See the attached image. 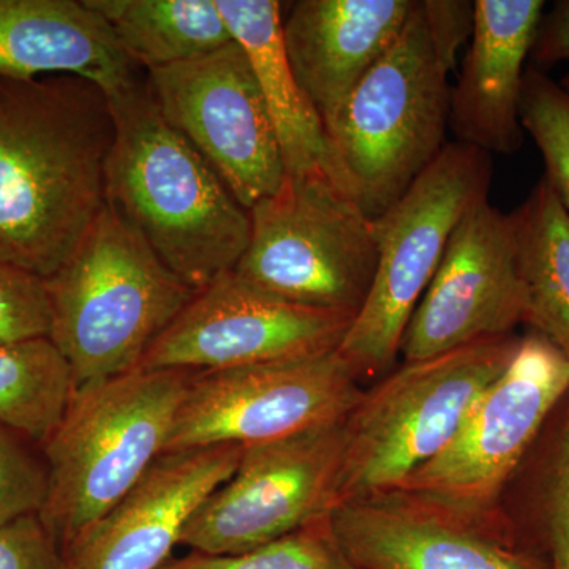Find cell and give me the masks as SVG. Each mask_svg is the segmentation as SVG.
<instances>
[{"label": "cell", "mask_w": 569, "mask_h": 569, "mask_svg": "<svg viewBox=\"0 0 569 569\" xmlns=\"http://www.w3.org/2000/svg\"><path fill=\"white\" fill-rule=\"evenodd\" d=\"M511 217L523 323L569 359V213L542 178Z\"/></svg>", "instance_id": "cell-21"}, {"label": "cell", "mask_w": 569, "mask_h": 569, "mask_svg": "<svg viewBox=\"0 0 569 569\" xmlns=\"http://www.w3.org/2000/svg\"><path fill=\"white\" fill-rule=\"evenodd\" d=\"M86 0H0V80L77 77L108 99L146 80Z\"/></svg>", "instance_id": "cell-18"}, {"label": "cell", "mask_w": 569, "mask_h": 569, "mask_svg": "<svg viewBox=\"0 0 569 569\" xmlns=\"http://www.w3.org/2000/svg\"><path fill=\"white\" fill-rule=\"evenodd\" d=\"M114 133L91 81L0 80V261L48 279L69 260L107 204Z\"/></svg>", "instance_id": "cell-1"}, {"label": "cell", "mask_w": 569, "mask_h": 569, "mask_svg": "<svg viewBox=\"0 0 569 569\" xmlns=\"http://www.w3.org/2000/svg\"><path fill=\"white\" fill-rule=\"evenodd\" d=\"M146 71L193 61L231 43L216 0H86Z\"/></svg>", "instance_id": "cell-22"}, {"label": "cell", "mask_w": 569, "mask_h": 569, "mask_svg": "<svg viewBox=\"0 0 569 569\" xmlns=\"http://www.w3.org/2000/svg\"><path fill=\"white\" fill-rule=\"evenodd\" d=\"M0 569H66L61 549L39 515L0 526Z\"/></svg>", "instance_id": "cell-29"}, {"label": "cell", "mask_w": 569, "mask_h": 569, "mask_svg": "<svg viewBox=\"0 0 569 569\" xmlns=\"http://www.w3.org/2000/svg\"><path fill=\"white\" fill-rule=\"evenodd\" d=\"M531 58L539 70L569 62V0L557 2L553 9L542 17Z\"/></svg>", "instance_id": "cell-31"}, {"label": "cell", "mask_w": 569, "mask_h": 569, "mask_svg": "<svg viewBox=\"0 0 569 569\" xmlns=\"http://www.w3.org/2000/svg\"><path fill=\"white\" fill-rule=\"evenodd\" d=\"M492 156L449 142L376 223L378 261L365 306L340 343L356 376L387 372L460 220L486 200Z\"/></svg>", "instance_id": "cell-7"}, {"label": "cell", "mask_w": 569, "mask_h": 569, "mask_svg": "<svg viewBox=\"0 0 569 569\" xmlns=\"http://www.w3.org/2000/svg\"><path fill=\"white\" fill-rule=\"evenodd\" d=\"M526 320L511 213L479 201L445 250L403 335L406 361L432 358L479 340L515 335Z\"/></svg>", "instance_id": "cell-14"}, {"label": "cell", "mask_w": 569, "mask_h": 569, "mask_svg": "<svg viewBox=\"0 0 569 569\" xmlns=\"http://www.w3.org/2000/svg\"><path fill=\"white\" fill-rule=\"evenodd\" d=\"M427 26L437 51L455 67L459 48L473 29V2L467 0H421Z\"/></svg>", "instance_id": "cell-30"}, {"label": "cell", "mask_w": 569, "mask_h": 569, "mask_svg": "<svg viewBox=\"0 0 569 569\" xmlns=\"http://www.w3.org/2000/svg\"><path fill=\"white\" fill-rule=\"evenodd\" d=\"M160 569H358L337 541L328 519L268 545L228 553L190 552L168 560Z\"/></svg>", "instance_id": "cell-24"}, {"label": "cell", "mask_w": 569, "mask_h": 569, "mask_svg": "<svg viewBox=\"0 0 569 569\" xmlns=\"http://www.w3.org/2000/svg\"><path fill=\"white\" fill-rule=\"evenodd\" d=\"M192 376L138 367L77 388L61 426L40 449L48 489L39 516L61 552L164 455Z\"/></svg>", "instance_id": "cell-4"}, {"label": "cell", "mask_w": 569, "mask_h": 569, "mask_svg": "<svg viewBox=\"0 0 569 569\" xmlns=\"http://www.w3.org/2000/svg\"><path fill=\"white\" fill-rule=\"evenodd\" d=\"M48 489L47 466L33 445L0 426V526L39 515Z\"/></svg>", "instance_id": "cell-26"}, {"label": "cell", "mask_w": 569, "mask_h": 569, "mask_svg": "<svg viewBox=\"0 0 569 569\" xmlns=\"http://www.w3.org/2000/svg\"><path fill=\"white\" fill-rule=\"evenodd\" d=\"M519 342L516 335L497 337L406 361L362 392L343 421L339 505L399 489L436 458L475 400L507 369Z\"/></svg>", "instance_id": "cell-6"}, {"label": "cell", "mask_w": 569, "mask_h": 569, "mask_svg": "<svg viewBox=\"0 0 569 569\" xmlns=\"http://www.w3.org/2000/svg\"><path fill=\"white\" fill-rule=\"evenodd\" d=\"M545 7L542 0L473 2L470 47L449 103V127L459 142L490 156L522 148L526 61Z\"/></svg>", "instance_id": "cell-17"}, {"label": "cell", "mask_w": 569, "mask_h": 569, "mask_svg": "<svg viewBox=\"0 0 569 569\" xmlns=\"http://www.w3.org/2000/svg\"><path fill=\"white\" fill-rule=\"evenodd\" d=\"M343 421L246 447L233 477L187 523L181 545L228 556L328 519L339 505Z\"/></svg>", "instance_id": "cell-10"}, {"label": "cell", "mask_w": 569, "mask_h": 569, "mask_svg": "<svg viewBox=\"0 0 569 569\" xmlns=\"http://www.w3.org/2000/svg\"><path fill=\"white\" fill-rule=\"evenodd\" d=\"M74 391L70 362L50 337L0 343V426L41 449Z\"/></svg>", "instance_id": "cell-23"}, {"label": "cell", "mask_w": 569, "mask_h": 569, "mask_svg": "<svg viewBox=\"0 0 569 569\" xmlns=\"http://www.w3.org/2000/svg\"><path fill=\"white\" fill-rule=\"evenodd\" d=\"M415 0H299L283 14L284 51L323 123L406 28Z\"/></svg>", "instance_id": "cell-19"}, {"label": "cell", "mask_w": 569, "mask_h": 569, "mask_svg": "<svg viewBox=\"0 0 569 569\" xmlns=\"http://www.w3.org/2000/svg\"><path fill=\"white\" fill-rule=\"evenodd\" d=\"M50 331L44 279L0 261V343L50 337Z\"/></svg>", "instance_id": "cell-27"}, {"label": "cell", "mask_w": 569, "mask_h": 569, "mask_svg": "<svg viewBox=\"0 0 569 569\" xmlns=\"http://www.w3.org/2000/svg\"><path fill=\"white\" fill-rule=\"evenodd\" d=\"M560 84L563 86V88L567 89V91H569V74H567V77H565L563 80H561Z\"/></svg>", "instance_id": "cell-33"}, {"label": "cell", "mask_w": 569, "mask_h": 569, "mask_svg": "<svg viewBox=\"0 0 569 569\" xmlns=\"http://www.w3.org/2000/svg\"><path fill=\"white\" fill-rule=\"evenodd\" d=\"M520 122L541 152L545 178L569 213V91L537 67L523 78Z\"/></svg>", "instance_id": "cell-25"}, {"label": "cell", "mask_w": 569, "mask_h": 569, "mask_svg": "<svg viewBox=\"0 0 569 569\" xmlns=\"http://www.w3.org/2000/svg\"><path fill=\"white\" fill-rule=\"evenodd\" d=\"M355 317L284 301L224 272L197 291L138 367L201 373L312 358L339 350Z\"/></svg>", "instance_id": "cell-13"}, {"label": "cell", "mask_w": 569, "mask_h": 569, "mask_svg": "<svg viewBox=\"0 0 569 569\" xmlns=\"http://www.w3.org/2000/svg\"><path fill=\"white\" fill-rule=\"evenodd\" d=\"M171 127L211 164L247 211L280 189L282 151L252 67L236 41L193 61L146 71Z\"/></svg>", "instance_id": "cell-12"}, {"label": "cell", "mask_w": 569, "mask_h": 569, "mask_svg": "<svg viewBox=\"0 0 569 569\" xmlns=\"http://www.w3.org/2000/svg\"><path fill=\"white\" fill-rule=\"evenodd\" d=\"M545 496L546 563L569 565V389Z\"/></svg>", "instance_id": "cell-28"}, {"label": "cell", "mask_w": 569, "mask_h": 569, "mask_svg": "<svg viewBox=\"0 0 569 569\" xmlns=\"http://www.w3.org/2000/svg\"><path fill=\"white\" fill-rule=\"evenodd\" d=\"M110 104L107 204L183 283L203 290L244 254L249 211L168 123L146 80Z\"/></svg>", "instance_id": "cell-2"}, {"label": "cell", "mask_w": 569, "mask_h": 569, "mask_svg": "<svg viewBox=\"0 0 569 569\" xmlns=\"http://www.w3.org/2000/svg\"><path fill=\"white\" fill-rule=\"evenodd\" d=\"M568 389L567 356L537 332L520 337L507 369L475 400L447 447L396 490L492 527L482 516Z\"/></svg>", "instance_id": "cell-9"}, {"label": "cell", "mask_w": 569, "mask_h": 569, "mask_svg": "<svg viewBox=\"0 0 569 569\" xmlns=\"http://www.w3.org/2000/svg\"><path fill=\"white\" fill-rule=\"evenodd\" d=\"M541 569H569V565H550L546 563Z\"/></svg>", "instance_id": "cell-32"}, {"label": "cell", "mask_w": 569, "mask_h": 569, "mask_svg": "<svg viewBox=\"0 0 569 569\" xmlns=\"http://www.w3.org/2000/svg\"><path fill=\"white\" fill-rule=\"evenodd\" d=\"M339 351L193 373L167 451L269 443L343 421L362 397Z\"/></svg>", "instance_id": "cell-11"}, {"label": "cell", "mask_w": 569, "mask_h": 569, "mask_svg": "<svg viewBox=\"0 0 569 569\" xmlns=\"http://www.w3.org/2000/svg\"><path fill=\"white\" fill-rule=\"evenodd\" d=\"M44 283L50 339L70 362L77 388L138 369L197 295L108 204Z\"/></svg>", "instance_id": "cell-5"}, {"label": "cell", "mask_w": 569, "mask_h": 569, "mask_svg": "<svg viewBox=\"0 0 569 569\" xmlns=\"http://www.w3.org/2000/svg\"><path fill=\"white\" fill-rule=\"evenodd\" d=\"M244 447L164 452L126 497L63 550L66 569H160L198 508L236 471Z\"/></svg>", "instance_id": "cell-16"}, {"label": "cell", "mask_w": 569, "mask_h": 569, "mask_svg": "<svg viewBox=\"0 0 569 569\" xmlns=\"http://www.w3.org/2000/svg\"><path fill=\"white\" fill-rule=\"evenodd\" d=\"M451 67L430 37L421 0L326 130L325 173L377 219L443 151Z\"/></svg>", "instance_id": "cell-3"}, {"label": "cell", "mask_w": 569, "mask_h": 569, "mask_svg": "<svg viewBox=\"0 0 569 569\" xmlns=\"http://www.w3.org/2000/svg\"><path fill=\"white\" fill-rule=\"evenodd\" d=\"M358 569H541L508 535L402 490L337 505L329 516Z\"/></svg>", "instance_id": "cell-15"}, {"label": "cell", "mask_w": 569, "mask_h": 569, "mask_svg": "<svg viewBox=\"0 0 569 569\" xmlns=\"http://www.w3.org/2000/svg\"><path fill=\"white\" fill-rule=\"evenodd\" d=\"M249 216L236 274L295 305L361 310L376 276V223L328 174H287Z\"/></svg>", "instance_id": "cell-8"}, {"label": "cell", "mask_w": 569, "mask_h": 569, "mask_svg": "<svg viewBox=\"0 0 569 569\" xmlns=\"http://www.w3.org/2000/svg\"><path fill=\"white\" fill-rule=\"evenodd\" d=\"M231 37L244 50L271 116L288 176L325 173L326 130L299 84L283 43V3L216 0Z\"/></svg>", "instance_id": "cell-20"}]
</instances>
